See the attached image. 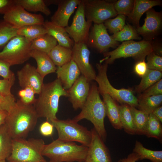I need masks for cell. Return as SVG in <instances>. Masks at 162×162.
<instances>
[{
	"label": "cell",
	"mask_w": 162,
	"mask_h": 162,
	"mask_svg": "<svg viewBox=\"0 0 162 162\" xmlns=\"http://www.w3.org/2000/svg\"><path fill=\"white\" fill-rule=\"evenodd\" d=\"M20 86L22 88H32L36 94H39L44 84L43 79L34 66L27 63L17 73Z\"/></svg>",
	"instance_id": "obj_17"
},
{
	"label": "cell",
	"mask_w": 162,
	"mask_h": 162,
	"mask_svg": "<svg viewBox=\"0 0 162 162\" xmlns=\"http://www.w3.org/2000/svg\"><path fill=\"white\" fill-rule=\"evenodd\" d=\"M15 4L14 0H0V14H4Z\"/></svg>",
	"instance_id": "obj_48"
},
{
	"label": "cell",
	"mask_w": 162,
	"mask_h": 162,
	"mask_svg": "<svg viewBox=\"0 0 162 162\" xmlns=\"http://www.w3.org/2000/svg\"><path fill=\"white\" fill-rule=\"evenodd\" d=\"M30 57L35 60L37 64L36 70L44 79L47 75L56 72L57 68L46 53L32 50L30 53Z\"/></svg>",
	"instance_id": "obj_21"
},
{
	"label": "cell",
	"mask_w": 162,
	"mask_h": 162,
	"mask_svg": "<svg viewBox=\"0 0 162 162\" xmlns=\"http://www.w3.org/2000/svg\"><path fill=\"white\" fill-rule=\"evenodd\" d=\"M139 110L148 114L152 113L156 108L161 106L162 94L148 97L140 96L137 98Z\"/></svg>",
	"instance_id": "obj_32"
},
{
	"label": "cell",
	"mask_w": 162,
	"mask_h": 162,
	"mask_svg": "<svg viewBox=\"0 0 162 162\" xmlns=\"http://www.w3.org/2000/svg\"><path fill=\"white\" fill-rule=\"evenodd\" d=\"M92 23L86 20L84 3L83 0H81L71 24L65 28L74 43L86 44Z\"/></svg>",
	"instance_id": "obj_11"
},
{
	"label": "cell",
	"mask_w": 162,
	"mask_h": 162,
	"mask_svg": "<svg viewBox=\"0 0 162 162\" xmlns=\"http://www.w3.org/2000/svg\"><path fill=\"white\" fill-rule=\"evenodd\" d=\"M72 48L57 44L48 54L56 66H61L72 59Z\"/></svg>",
	"instance_id": "obj_25"
},
{
	"label": "cell",
	"mask_w": 162,
	"mask_h": 162,
	"mask_svg": "<svg viewBox=\"0 0 162 162\" xmlns=\"http://www.w3.org/2000/svg\"><path fill=\"white\" fill-rule=\"evenodd\" d=\"M126 16L118 14L115 18L109 19L104 22V25L111 33L114 34L120 31L125 25Z\"/></svg>",
	"instance_id": "obj_38"
},
{
	"label": "cell",
	"mask_w": 162,
	"mask_h": 162,
	"mask_svg": "<svg viewBox=\"0 0 162 162\" xmlns=\"http://www.w3.org/2000/svg\"><path fill=\"white\" fill-rule=\"evenodd\" d=\"M81 109L80 112L73 119L77 122L83 119L90 121L99 136L105 141L107 136L104 124L106 108L96 83H93L90 86L86 100Z\"/></svg>",
	"instance_id": "obj_3"
},
{
	"label": "cell",
	"mask_w": 162,
	"mask_h": 162,
	"mask_svg": "<svg viewBox=\"0 0 162 162\" xmlns=\"http://www.w3.org/2000/svg\"><path fill=\"white\" fill-rule=\"evenodd\" d=\"M140 160V157L136 153L133 152L127 157L120 159L116 162H136Z\"/></svg>",
	"instance_id": "obj_49"
},
{
	"label": "cell",
	"mask_w": 162,
	"mask_h": 162,
	"mask_svg": "<svg viewBox=\"0 0 162 162\" xmlns=\"http://www.w3.org/2000/svg\"><path fill=\"white\" fill-rule=\"evenodd\" d=\"M10 66L8 63L0 60V76L5 79L14 77V73L10 69Z\"/></svg>",
	"instance_id": "obj_45"
},
{
	"label": "cell",
	"mask_w": 162,
	"mask_h": 162,
	"mask_svg": "<svg viewBox=\"0 0 162 162\" xmlns=\"http://www.w3.org/2000/svg\"><path fill=\"white\" fill-rule=\"evenodd\" d=\"M162 94V79L149 87L144 91L140 96L148 97Z\"/></svg>",
	"instance_id": "obj_43"
},
{
	"label": "cell",
	"mask_w": 162,
	"mask_h": 162,
	"mask_svg": "<svg viewBox=\"0 0 162 162\" xmlns=\"http://www.w3.org/2000/svg\"><path fill=\"white\" fill-rule=\"evenodd\" d=\"M161 24V14L151 8L146 12V17L144 24L136 29L139 35L146 37L151 36L158 31Z\"/></svg>",
	"instance_id": "obj_20"
},
{
	"label": "cell",
	"mask_w": 162,
	"mask_h": 162,
	"mask_svg": "<svg viewBox=\"0 0 162 162\" xmlns=\"http://www.w3.org/2000/svg\"><path fill=\"white\" fill-rule=\"evenodd\" d=\"M134 0H119L114 4V7L118 14L128 16L131 13Z\"/></svg>",
	"instance_id": "obj_39"
},
{
	"label": "cell",
	"mask_w": 162,
	"mask_h": 162,
	"mask_svg": "<svg viewBox=\"0 0 162 162\" xmlns=\"http://www.w3.org/2000/svg\"><path fill=\"white\" fill-rule=\"evenodd\" d=\"M45 162H52L49 161H46Z\"/></svg>",
	"instance_id": "obj_53"
},
{
	"label": "cell",
	"mask_w": 162,
	"mask_h": 162,
	"mask_svg": "<svg viewBox=\"0 0 162 162\" xmlns=\"http://www.w3.org/2000/svg\"><path fill=\"white\" fill-rule=\"evenodd\" d=\"M33 89L30 87H27L20 90L18 95L20 101L23 104L27 105H33L36 101Z\"/></svg>",
	"instance_id": "obj_40"
},
{
	"label": "cell",
	"mask_w": 162,
	"mask_h": 162,
	"mask_svg": "<svg viewBox=\"0 0 162 162\" xmlns=\"http://www.w3.org/2000/svg\"><path fill=\"white\" fill-rule=\"evenodd\" d=\"M12 140L4 124L0 127V161L6 160L10 154Z\"/></svg>",
	"instance_id": "obj_27"
},
{
	"label": "cell",
	"mask_w": 162,
	"mask_h": 162,
	"mask_svg": "<svg viewBox=\"0 0 162 162\" xmlns=\"http://www.w3.org/2000/svg\"><path fill=\"white\" fill-rule=\"evenodd\" d=\"M148 68L145 59L137 61L134 66V72L141 77L144 76L147 72Z\"/></svg>",
	"instance_id": "obj_46"
},
{
	"label": "cell",
	"mask_w": 162,
	"mask_h": 162,
	"mask_svg": "<svg viewBox=\"0 0 162 162\" xmlns=\"http://www.w3.org/2000/svg\"><path fill=\"white\" fill-rule=\"evenodd\" d=\"M146 63L148 69L162 71V57L152 52L147 56Z\"/></svg>",
	"instance_id": "obj_41"
},
{
	"label": "cell",
	"mask_w": 162,
	"mask_h": 162,
	"mask_svg": "<svg viewBox=\"0 0 162 162\" xmlns=\"http://www.w3.org/2000/svg\"><path fill=\"white\" fill-rule=\"evenodd\" d=\"M3 20L18 29L31 25H43L45 22L41 14L30 13L16 4L4 15Z\"/></svg>",
	"instance_id": "obj_12"
},
{
	"label": "cell",
	"mask_w": 162,
	"mask_h": 162,
	"mask_svg": "<svg viewBox=\"0 0 162 162\" xmlns=\"http://www.w3.org/2000/svg\"><path fill=\"white\" fill-rule=\"evenodd\" d=\"M85 18L94 24L103 23L118 14L114 3L105 0H83Z\"/></svg>",
	"instance_id": "obj_10"
},
{
	"label": "cell",
	"mask_w": 162,
	"mask_h": 162,
	"mask_svg": "<svg viewBox=\"0 0 162 162\" xmlns=\"http://www.w3.org/2000/svg\"><path fill=\"white\" fill-rule=\"evenodd\" d=\"M58 44L56 40L46 34L33 40L31 42L32 50H34L49 54L51 50Z\"/></svg>",
	"instance_id": "obj_26"
},
{
	"label": "cell",
	"mask_w": 162,
	"mask_h": 162,
	"mask_svg": "<svg viewBox=\"0 0 162 162\" xmlns=\"http://www.w3.org/2000/svg\"><path fill=\"white\" fill-rule=\"evenodd\" d=\"M41 139L12 140L11 153L6 159L8 162H45L42 153L45 145Z\"/></svg>",
	"instance_id": "obj_5"
},
{
	"label": "cell",
	"mask_w": 162,
	"mask_h": 162,
	"mask_svg": "<svg viewBox=\"0 0 162 162\" xmlns=\"http://www.w3.org/2000/svg\"><path fill=\"white\" fill-rule=\"evenodd\" d=\"M39 94L33 104L38 117L46 118L47 121L57 118L59 99L62 96L68 97V90L64 88L57 78L44 84Z\"/></svg>",
	"instance_id": "obj_2"
},
{
	"label": "cell",
	"mask_w": 162,
	"mask_h": 162,
	"mask_svg": "<svg viewBox=\"0 0 162 162\" xmlns=\"http://www.w3.org/2000/svg\"><path fill=\"white\" fill-rule=\"evenodd\" d=\"M19 5L26 11L36 13L40 12L46 16L50 15L51 11L43 0H14Z\"/></svg>",
	"instance_id": "obj_30"
},
{
	"label": "cell",
	"mask_w": 162,
	"mask_h": 162,
	"mask_svg": "<svg viewBox=\"0 0 162 162\" xmlns=\"http://www.w3.org/2000/svg\"><path fill=\"white\" fill-rule=\"evenodd\" d=\"M103 98L106 115L113 127L117 130L122 129L118 105L109 94H101Z\"/></svg>",
	"instance_id": "obj_23"
},
{
	"label": "cell",
	"mask_w": 162,
	"mask_h": 162,
	"mask_svg": "<svg viewBox=\"0 0 162 162\" xmlns=\"http://www.w3.org/2000/svg\"><path fill=\"white\" fill-rule=\"evenodd\" d=\"M56 73L57 78L66 90L71 88L81 74L76 64L72 59L61 66L57 67Z\"/></svg>",
	"instance_id": "obj_19"
},
{
	"label": "cell",
	"mask_w": 162,
	"mask_h": 162,
	"mask_svg": "<svg viewBox=\"0 0 162 162\" xmlns=\"http://www.w3.org/2000/svg\"><path fill=\"white\" fill-rule=\"evenodd\" d=\"M53 125L47 121L44 122L40 125L39 130L40 134L44 136H50L52 134Z\"/></svg>",
	"instance_id": "obj_47"
},
{
	"label": "cell",
	"mask_w": 162,
	"mask_h": 162,
	"mask_svg": "<svg viewBox=\"0 0 162 162\" xmlns=\"http://www.w3.org/2000/svg\"><path fill=\"white\" fill-rule=\"evenodd\" d=\"M57 131L58 139L64 141L76 142L88 147L92 137L91 130L73 119L59 120L57 118L48 121Z\"/></svg>",
	"instance_id": "obj_8"
},
{
	"label": "cell",
	"mask_w": 162,
	"mask_h": 162,
	"mask_svg": "<svg viewBox=\"0 0 162 162\" xmlns=\"http://www.w3.org/2000/svg\"><path fill=\"white\" fill-rule=\"evenodd\" d=\"M82 162H86L85 161H82Z\"/></svg>",
	"instance_id": "obj_54"
},
{
	"label": "cell",
	"mask_w": 162,
	"mask_h": 162,
	"mask_svg": "<svg viewBox=\"0 0 162 162\" xmlns=\"http://www.w3.org/2000/svg\"><path fill=\"white\" fill-rule=\"evenodd\" d=\"M16 102L13 94L5 96L0 94V110L8 112L14 105Z\"/></svg>",
	"instance_id": "obj_42"
},
{
	"label": "cell",
	"mask_w": 162,
	"mask_h": 162,
	"mask_svg": "<svg viewBox=\"0 0 162 162\" xmlns=\"http://www.w3.org/2000/svg\"><path fill=\"white\" fill-rule=\"evenodd\" d=\"M0 162H8V161H7L6 160H3L0 161Z\"/></svg>",
	"instance_id": "obj_52"
},
{
	"label": "cell",
	"mask_w": 162,
	"mask_h": 162,
	"mask_svg": "<svg viewBox=\"0 0 162 162\" xmlns=\"http://www.w3.org/2000/svg\"><path fill=\"white\" fill-rule=\"evenodd\" d=\"M153 45L149 41H126L115 50L104 53V58L100 60V63L105 61L106 64H110L117 59L129 57H132L137 61L142 60L148 54L153 52Z\"/></svg>",
	"instance_id": "obj_6"
},
{
	"label": "cell",
	"mask_w": 162,
	"mask_h": 162,
	"mask_svg": "<svg viewBox=\"0 0 162 162\" xmlns=\"http://www.w3.org/2000/svg\"><path fill=\"white\" fill-rule=\"evenodd\" d=\"M31 42L24 37L16 35L12 38L0 52V60L10 66L21 64L30 57Z\"/></svg>",
	"instance_id": "obj_9"
},
{
	"label": "cell",
	"mask_w": 162,
	"mask_h": 162,
	"mask_svg": "<svg viewBox=\"0 0 162 162\" xmlns=\"http://www.w3.org/2000/svg\"><path fill=\"white\" fill-rule=\"evenodd\" d=\"M161 4V2L158 0H134L132 11L128 17L137 28L139 26L140 18L144 13L153 7Z\"/></svg>",
	"instance_id": "obj_24"
},
{
	"label": "cell",
	"mask_w": 162,
	"mask_h": 162,
	"mask_svg": "<svg viewBox=\"0 0 162 162\" xmlns=\"http://www.w3.org/2000/svg\"><path fill=\"white\" fill-rule=\"evenodd\" d=\"M152 113L162 123V106H161L155 109Z\"/></svg>",
	"instance_id": "obj_50"
},
{
	"label": "cell",
	"mask_w": 162,
	"mask_h": 162,
	"mask_svg": "<svg viewBox=\"0 0 162 162\" xmlns=\"http://www.w3.org/2000/svg\"><path fill=\"white\" fill-rule=\"evenodd\" d=\"M81 2L80 0H59L57 9L51 17L50 21L64 28L68 26L70 16Z\"/></svg>",
	"instance_id": "obj_18"
},
{
	"label": "cell",
	"mask_w": 162,
	"mask_h": 162,
	"mask_svg": "<svg viewBox=\"0 0 162 162\" xmlns=\"http://www.w3.org/2000/svg\"><path fill=\"white\" fill-rule=\"evenodd\" d=\"M90 82L82 75L68 90L69 100L74 110L81 109L84 105L90 91Z\"/></svg>",
	"instance_id": "obj_16"
},
{
	"label": "cell",
	"mask_w": 162,
	"mask_h": 162,
	"mask_svg": "<svg viewBox=\"0 0 162 162\" xmlns=\"http://www.w3.org/2000/svg\"><path fill=\"white\" fill-rule=\"evenodd\" d=\"M91 130L92 139L85 161L112 162L110 152L104 141L94 128Z\"/></svg>",
	"instance_id": "obj_15"
},
{
	"label": "cell",
	"mask_w": 162,
	"mask_h": 162,
	"mask_svg": "<svg viewBox=\"0 0 162 162\" xmlns=\"http://www.w3.org/2000/svg\"><path fill=\"white\" fill-rule=\"evenodd\" d=\"M145 135L162 141L161 123L152 113L149 114Z\"/></svg>",
	"instance_id": "obj_35"
},
{
	"label": "cell",
	"mask_w": 162,
	"mask_h": 162,
	"mask_svg": "<svg viewBox=\"0 0 162 162\" xmlns=\"http://www.w3.org/2000/svg\"><path fill=\"white\" fill-rule=\"evenodd\" d=\"M111 37L117 42L141 39L136 29L129 24L125 25L120 31L114 34Z\"/></svg>",
	"instance_id": "obj_37"
},
{
	"label": "cell",
	"mask_w": 162,
	"mask_h": 162,
	"mask_svg": "<svg viewBox=\"0 0 162 162\" xmlns=\"http://www.w3.org/2000/svg\"><path fill=\"white\" fill-rule=\"evenodd\" d=\"M118 44V42L109 34L103 23L94 24L89 31L86 44L88 46L103 53L107 52L110 48L115 47Z\"/></svg>",
	"instance_id": "obj_13"
},
{
	"label": "cell",
	"mask_w": 162,
	"mask_h": 162,
	"mask_svg": "<svg viewBox=\"0 0 162 162\" xmlns=\"http://www.w3.org/2000/svg\"><path fill=\"white\" fill-rule=\"evenodd\" d=\"M130 109L136 134L145 135L149 114L133 106H130Z\"/></svg>",
	"instance_id": "obj_31"
},
{
	"label": "cell",
	"mask_w": 162,
	"mask_h": 162,
	"mask_svg": "<svg viewBox=\"0 0 162 162\" xmlns=\"http://www.w3.org/2000/svg\"><path fill=\"white\" fill-rule=\"evenodd\" d=\"M108 67V64L105 63L96 64L98 73L95 80L98 84L100 94H107L114 100L121 104H126L137 108L138 99L131 90L124 88L116 89L111 85L107 75Z\"/></svg>",
	"instance_id": "obj_7"
},
{
	"label": "cell",
	"mask_w": 162,
	"mask_h": 162,
	"mask_svg": "<svg viewBox=\"0 0 162 162\" xmlns=\"http://www.w3.org/2000/svg\"><path fill=\"white\" fill-rule=\"evenodd\" d=\"M47 34L54 38L58 44L65 47L72 48L74 44L64 27L57 25L51 21H45L43 25Z\"/></svg>",
	"instance_id": "obj_22"
},
{
	"label": "cell",
	"mask_w": 162,
	"mask_h": 162,
	"mask_svg": "<svg viewBox=\"0 0 162 162\" xmlns=\"http://www.w3.org/2000/svg\"><path fill=\"white\" fill-rule=\"evenodd\" d=\"M162 77V72L148 69L140 84L135 87V91L138 93L143 92L161 79Z\"/></svg>",
	"instance_id": "obj_33"
},
{
	"label": "cell",
	"mask_w": 162,
	"mask_h": 162,
	"mask_svg": "<svg viewBox=\"0 0 162 162\" xmlns=\"http://www.w3.org/2000/svg\"><path fill=\"white\" fill-rule=\"evenodd\" d=\"M118 108L120 120L122 128L129 134H136L130 106L126 104H122L118 105Z\"/></svg>",
	"instance_id": "obj_28"
},
{
	"label": "cell",
	"mask_w": 162,
	"mask_h": 162,
	"mask_svg": "<svg viewBox=\"0 0 162 162\" xmlns=\"http://www.w3.org/2000/svg\"><path fill=\"white\" fill-rule=\"evenodd\" d=\"M8 113V112L7 111L0 110V127L5 123Z\"/></svg>",
	"instance_id": "obj_51"
},
{
	"label": "cell",
	"mask_w": 162,
	"mask_h": 162,
	"mask_svg": "<svg viewBox=\"0 0 162 162\" xmlns=\"http://www.w3.org/2000/svg\"><path fill=\"white\" fill-rule=\"evenodd\" d=\"M17 29L3 19L0 20V47L5 46L12 38L17 35Z\"/></svg>",
	"instance_id": "obj_36"
},
{
	"label": "cell",
	"mask_w": 162,
	"mask_h": 162,
	"mask_svg": "<svg viewBox=\"0 0 162 162\" xmlns=\"http://www.w3.org/2000/svg\"></svg>",
	"instance_id": "obj_55"
},
{
	"label": "cell",
	"mask_w": 162,
	"mask_h": 162,
	"mask_svg": "<svg viewBox=\"0 0 162 162\" xmlns=\"http://www.w3.org/2000/svg\"><path fill=\"white\" fill-rule=\"evenodd\" d=\"M72 59L75 63L82 75L89 81L95 80V71L89 62L90 52L87 45L82 43H74L72 48Z\"/></svg>",
	"instance_id": "obj_14"
},
{
	"label": "cell",
	"mask_w": 162,
	"mask_h": 162,
	"mask_svg": "<svg viewBox=\"0 0 162 162\" xmlns=\"http://www.w3.org/2000/svg\"><path fill=\"white\" fill-rule=\"evenodd\" d=\"M15 80V77L10 79L0 80V94L5 96L12 94L11 89Z\"/></svg>",
	"instance_id": "obj_44"
},
{
	"label": "cell",
	"mask_w": 162,
	"mask_h": 162,
	"mask_svg": "<svg viewBox=\"0 0 162 162\" xmlns=\"http://www.w3.org/2000/svg\"><path fill=\"white\" fill-rule=\"evenodd\" d=\"M38 118L33 105L18 100L8 112L4 124L13 139L25 138L35 128Z\"/></svg>",
	"instance_id": "obj_1"
},
{
	"label": "cell",
	"mask_w": 162,
	"mask_h": 162,
	"mask_svg": "<svg viewBox=\"0 0 162 162\" xmlns=\"http://www.w3.org/2000/svg\"><path fill=\"white\" fill-rule=\"evenodd\" d=\"M17 35L24 37L27 40L32 42L34 39L47 34L43 25L33 24L25 26L18 28Z\"/></svg>",
	"instance_id": "obj_29"
},
{
	"label": "cell",
	"mask_w": 162,
	"mask_h": 162,
	"mask_svg": "<svg viewBox=\"0 0 162 162\" xmlns=\"http://www.w3.org/2000/svg\"><path fill=\"white\" fill-rule=\"evenodd\" d=\"M140 157V160L148 159L152 162H162V151H154L144 147L140 141L136 140L133 152Z\"/></svg>",
	"instance_id": "obj_34"
},
{
	"label": "cell",
	"mask_w": 162,
	"mask_h": 162,
	"mask_svg": "<svg viewBox=\"0 0 162 162\" xmlns=\"http://www.w3.org/2000/svg\"><path fill=\"white\" fill-rule=\"evenodd\" d=\"M88 149L83 145L58 138L45 144L42 154L52 162H82L85 160Z\"/></svg>",
	"instance_id": "obj_4"
}]
</instances>
